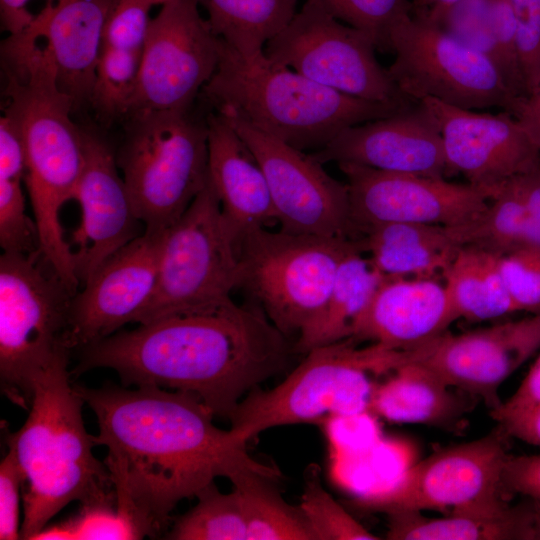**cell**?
<instances>
[{"label": "cell", "instance_id": "obj_1", "mask_svg": "<svg viewBox=\"0 0 540 540\" xmlns=\"http://www.w3.org/2000/svg\"><path fill=\"white\" fill-rule=\"evenodd\" d=\"M75 389L96 416L92 437L108 450L104 464L116 500L132 509L148 536L167 524L181 500L196 497L217 477L231 480L244 471L280 476L253 459L230 429L218 428L195 394L154 386Z\"/></svg>", "mask_w": 540, "mask_h": 540}, {"label": "cell", "instance_id": "obj_2", "mask_svg": "<svg viewBox=\"0 0 540 540\" xmlns=\"http://www.w3.org/2000/svg\"><path fill=\"white\" fill-rule=\"evenodd\" d=\"M72 374L117 372L125 386L198 396L230 419L240 401L279 373L294 346L257 305L229 296L186 307L82 347Z\"/></svg>", "mask_w": 540, "mask_h": 540}, {"label": "cell", "instance_id": "obj_3", "mask_svg": "<svg viewBox=\"0 0 540 540\" xmlns=\"http://www.w3.org/2000/svg\"><path fill=\"white\" fill-rule=\"evenodd\" d=\"M7 79L4 114L17 124L24 141V182L45 263L73 294L80 282L73 252L64 236L60 212L73 199L84 166L82 129L72 120L74 105L63 93L47 58L21 47L2 57Z\"/></svg>", "mask_w": 540, "mask_h": 540}, {"label": "cell", "instance_id": "obj_4", "mask_svg": "<svg viewBox=\"0 0 540 540\" xmlns=\"http://www.w3.org/2000/svg\"><path fill=\"white\" fill-rule=\"evenodd\" d=\"M69 353L59 354L32 382L29 414L7 433L24 473L21 539L31 540L67 504L113 505L110 473L92 453L82 418L81 396L70 381Z\"/></svg>", "mask_w": 540, "mask_h": 540}, {"label": "cell", "instance_id": "obj_5", "mask_svg": "<svg viewBox=\"0 0 540 540\" xmlns=\"http://www.w3.org/2000/svg\"><path fill=\"white\" fill-rule=\"evenodd\" d=\"M200 94L216 112L310 153L326 147L348 127L417 103L351 96L274 63L265 53L243 57L221 39L218 66Z\"/></svg>", "mask_w": 540, "mask_h": 540}, {"label": "cell", "instance_id": "obj_6", "mask_svg": "<svg viewBox=\"0 0 540 540\" xmlns=\"http://www.w3.org/2000/svg\"><path fill=\"white\" fill-rule=\"evenodd\" d=\"M277 386L249 392L230 417V430L242 443L273 427L358 416L369 410L374 389L370 374L391 373L407 352L345 339L319 346Z\"/></svg>", "mask_w": 540, "mask_h": 540}, {"label": "cell", "instance_id": "obj_7", "mask_svg": "<svg viewBox=\"0 0 540 540\" xmlns=\"http://www.w3.org/2000/svg\"><path fill=\"white\" fill-rule=\"evenodd\" d=\"M125 121L117 165L145 231H164L207 183V116H194L190 109L142 113Z\"/></svg>", "mask_w": 540, "mask_h": 540}, {"label": "cell", "instance_id": "obj_8", "mask_svg": "<svg viewBox=\"0 0 540 540\" xmlns=\"http://www.w3.org/2000/svg\"><path fill=\"white\" fill-rule=\"evenodd\" d=\"M73 293L40 251L0 256V386L12 403L29 409L35 376L67 344Z\"/></svg>", "mask_w": 540, "mask_h": 540}, {"label": "cell", "instance_id": "obj_9", "mask_svg": "<svg viewBox=\"0 0 540 540\" xmlns=\"http://www.w3.org/2000/svg\"><path fill=\"white\" fill-rule=\"evenodd\" d=\"M357 239L256 228L238 242L239 287L288 338L323 311L339 265Z\"/></svg>", "mask_w": 540, "mask_h": 540}, {"label": "cell", "instance_id": "obj_10", "mask_svg": "<svg viewBox=\"0 0 540 540\" xmlns=\"http://www.w3.org/2000/svg\"><path fill=\"white\" fill-rule=\"evenodd\" d=\"M389 47L395 58L388 73L408 99L432 98L468 110L497 107L519 115L525 98L497 65L439 25L406 12L390 30Z\"/></svg>", "mask_w": 540, "mask_h": 540}, {"label": "cell", "instance_id": "obj_11", "mask_svg": "<svg viewBox=\"0 0 540 540\" xmlns=\"http://www.w3.org/2000/svg\"><path fill=\"white\" fill-rule=\"evenodd\" d=\"M238 242L209 180L164 230L154 293L134 323L225 296L239 287Z\"/></svg>", "mask_w": 540, "mask_h": 540}, {"label": "cell", "instance_id": "obj_12", "mask_svg": "<svg viewBox=\"0 0 540 540\" xmlns=\"http://www.w3.org/2000/svg\"><path fill=\"white\" fill-rule=\"evenodd\" d=\"M508 437L498 424L479 439L439 450L408 468L391 486L361 495L356 505L387 515L501 511L509 505L502 482Z\"/></svg>", "mask_w": 540, "mask_h": 540}, {"label": "cell", "instance_id": "obj_13", "mask_svg": "<svg viewBox=\"0 0 540 540\" xmlns=\"http://www.w3.org/2000/svg\"><path fill=\"white\" fill-rule=\"evenodd\" d=\"M365 32L341 23L305 0L287 26L268 41L264 53L323 86L379 102H414L398 89L375 55Z\"/></svg>", "mask_w": 540, "mask_h": 540}, {"label": "cell", "instance_id": "obj_14", "mask_svg": "<svg viewBox=\"0 0 540 540\" xmlns=\"http://www.w3.org/2000/svg\"><path fill=\"white\" fill-rule=\"evenodd\" d=\"M198 7L196 0H170L152 18L127 119L149 112L188 111L213 76L220 39Z\"/></svg>", "mask_w": 540, "mask_h": 540}, {"label": "cell", "instance_id": "obj_15", "mask_svg": "<svg viewBox=\"0 0 540 540\" xmlns=\"http://www.w3.org/2000/svg\"><path fill=\"white\" fill-rule=\"evenodd\" d=\"M223 116L261 166L280 230L298 235L356 239L346 183L330 176L310 153L242 120Z\"/></svg>", "mask_w": 540, "mask_h": 540}, {"label": "cell", "instance_id": "obj_16", "mask_svg": "<svg viewBox=\"0 0 540 540\" xmlns=\"http://www.w3.org/2000/svg\"><path fill=\"white\" fill-rule=\"evenodd\" d=\"M345 175L357 234L384 223H420L454 227L485 210L488 194L466 183L338 163Z\"/></svg>", "mask_w": 540, "mask_h": 540}, {"label": "cell", "instance_id": "obj_17", "mask_svg": "<svg viewBox=\"0 0 540 540\" xmlns=\"http://www.w3.org/2000/svg\"><path fill=\"white\" fill-rule=\"evenodd\" d=\"M420 102L438 124L448 174H462L489 198L510 179L540 166L539 146L513 114L477 112L432 98Z\"/></svg>", "mask_w": 540, "mask_h": 540}, {"label": "cell", "instance_id": "obj_18", "mask_svg": "<svg viewBox=\"0 0 540 540\" xmlns=\"http://www.w3.org/2000/svg\"><path fill=\"white\" fill-rule=\"evenodd\" d=\"M539 351L540 313L458 335L446 332L411 350L409 361L479 397L492 410L502 402L501 384Z\"/></svg>", "mask_w": 540, "mask_h": 540}, {"label": "cell", "instance_id": "obj_19", "mask_svg": "<svg viewBox=\"0 0 540 540\" xmlns=\"http://www.w3.org/2000/svg\"><path fill=\"white\" fill-rule=\"evenodd\" d=\"M161 232L145 231L106 259L73 295L67 344L84 346L134 323L157 282Z\"/></svg>", "mask_w": 540, "mask_h": 540}, {"label": "cell", "instance_id": "obj_20", "mask_svg": "<svg viewBox=\"0 0 540 540\" xmlns=\"http://www.w3.org/2000/svg\"><path fill=\"white\" fill-rule=\"evenodd\" d=\"M82 141L84 166L73 197L79 202L81 221L71 238L76 245L73 259L80 285L112 254L141 235L143 224L109 144L83 129Z\"/></svg>", "mask_w": 540, "mask_h": 540}, {"label": "cell", "instance_id": "obj_21", "mask_svg": "<svg viewBox=\"0 0 540 540\" xmlns=\"http://www.w3.org/2000/svg\"><path fill=\"white\" fill-rule=\"evenodd\" d=\"M322 164H358L377 170L444 178L448 175L438 124L422 103L346 128L310 153Z\"/></svg>", "mask_w": 540, "mask_h": 540}, {"label": "cell", "instance_id": "obj_22", "mask_svg": "<svg viewBox=\"0 0 540 540\" xmlns=\"http://www.w3.org/2000/svg\"><path fill=\"white\" fill-rule=\"evenodd\" d=\"M114 0H56L21 33L51 64L74 111L89 104L103 31Z\"/></svg>", "mask_w": 540, "mask_h": 540}, {"label": "cell", "instance_id": "obj_23", "mask_svg": "<svg viewBox=\"0 0 540 540\" xmlns=\"http://www.w3.org/2000/svg\"><path fill=\"white\" fill-rule=\"evenodd\" d=\"M458 319L445 284L435 278H385L350 339L408 351L443 335Z\"/></svg>", "mask_w": 540, "mask_h": 540}, {"label": "cell", "instance_id": "obj_24", "mask_svg": "<svg viewBox=\"0 0 540 540\" xmlns=\"http://www.w3.org/2000/svg\"><path fill=\"white\" fill-rule=\"evenodd\" d=\"M207 126L208 177L239 242L247 232L275 221L269 187L254 154L223 115L209 113Z\"/></svg>", "mask_w": 540, "mask_h": 540}, {"label": "cell", "instance_id": "obj_25", "mask_svg": "<svg viewBox=\"0 0 540 540\" xmlns=\"http://www.w3.org/2000/svg\"><path fill=\"white\" fill-rule=\"evenodd\" d=\"M360 245L387 278H434L445 273L461 245L448 228L420 223H384L364 228Z\"/></svg>", "mask_w": 540, "mask_h": 540}, {"label": "cell", "instance_id": "obj_26", "mask_svg": "<svg viewBox=\"0 0 540 540\" xmlns=\"http://www.w3.org/2000/svg\"><path fill=\"white\" fill-rule=\"evenodd\" d=\"M453 389L427 367L409 361L374 386L369 411L392 423L447 427L465 412Z\"/></svg>", "mask_w": 540, "mask_h": 540}, {"label": "cell", "instance_id": "obj_27", "mask_svg": "<svg viewBox=\"0 0 540 540\" xmlns=\"http://www.w3.org/2000/svg\"><path fill=\"white\" fill-rule=\"evenodd\" d=\"M363 253L357 240L339 265L323 311L297 338L295 352L305 354L313 348L351 337L356 322L387 278Z\"/></svg>", "mask_w": 540, "mask_h": 540}, {"label": "cell", "instance_id": "obj_28", "mask_svg": "<svg viewBox=\"0 0 540 540\" xmlns=\"http://www.w3.org/2000/svg\"><path fill=\"white\" fill-rule=\"evenodd\" d=\"M499 254L474 246H461L443 274L458 315L480 322L517 312L503 281Z\"/></svg>", "mask_w": 540, "mask_h": 540}, {"label": "cell", "instance_id": "obj_29", "mask_svg": "<svg viewBox=\"0 0 540 540\" xmlns=\"http://www.w3.org/2000/svg\"><path fill=\"white\" fill-rule=\"evenodd\" d=\"M299 0H196L214 34L239 55L264 53L296 14Z\"/></svg>", "mask_w": 540, "mask_h": 540}, {"label": "cell", "instance_id": "obj_30", "mask_svg": "<svg viewBox=\"0 0 540 540\" xmlns=\"http://www.w3.org/2000/svg\"><path fill=\"white\" fill-rule=\"evenodd\" d=\"M391 540H521L518 504L495 513L454 512L426 517L421 512L388 515Z\"/></svg>", "mask_w": 540, "mask_h": 540}, {"label": "cell", "instance_id": "obj_31", "mask_svg": "<svg viewBox=\"0 0 540 540\" xmlns=\"http://www.w3.org/2000/svg\"><path fill=\"white\" fill-rule=\"evenodd\" d=\"M276 476L244 471L230 481L244 516L247 540H315L299 506L288 504Z\"/></svg>", "mask_w": 540, "mask_h": 540}, {"label": "cell", "instance_id": "obj_32", "mask_svg": "<svg viewBox=\"0 0 540 540\" xmlns=\"http://www.w3.org/2000/svg\"><path fill=\"white\" fill-rule=\"evenodd\" d=\"M447 228L461 246H474L499 255L525 249L528 215L518 176L504 183L476 218Z\"/></svg>", "mask_w": 540, "mask_h": 540}, {"label": "cell", "instance_id": "obj_33", "mask_svg": "<svg viewBox=\"0 0 540 540\" xmlns=\"http://www.w3.org/2000/svg\"><path fill=\"white\" fill-rule=\"evenodd\" d=\"M196 498L197 504L175 522L167 539L247 540L244 516L234 490L222 493L212 483Z\"/></svg>", "mask_w": 540, "mask_h": 540}, {"label": "cell", "instance_id": "obj_34", "mask_svg": "<svg viewBox=\"0 0 540 540\" xmlns=\"http://www.w3.org/2000/svg\"><path fill=\"white\" fill-rule=\"evenodd\" d=\"M141 55L103 48L89 99L101 119H127L137 91Z\"/></svg>", "mask_w": 540, "mask_h": 540}, {"label": "cell", "instance_id": "obj_35", "mask_svg": "<svg viewBox=\"0 0 540 540\" xmlns=\"http://www.w3.org/2000/svg\"><path fill=\"white\" fill-rule=\"evenodd\" d=\"M315 540L379 539L347 512L322 486L318 475H308L298 505Z\"/></svg>", "mask_w": 540, "mask_h": 540}, {"label": "cell", "instance_id": "obj_36", "mask_svg": "<svg viewBox=\"0 0 540 540\" xmlns=\"http://www.w3.org/2000/svg\"><path fill=\"white\" fill-rule=\"evenodd\" d=\"M345 24L368 34L376 50L390 52L389 33L401 15L411 11L408 0H310Z\"/></svg>", "mask_w": 540, "mask_h": 540}, {"label": "cell", "instance_id": "obj_37", "mask_svg": "<svg viewBox=\"0 0 540 540\" xmlns=\"http://www.w3.org/2000/svg\"><path fill=\"white\" fill-rule=\"evenodd\" d=\"M67 540H129L148 536L144 526L126 505L81 506L79 514L61 522Z\"/></svg>", "mask_w": 540, "mask_h": 540}, {"label": "cell", "instance_id": "obj_38", "mask_svg": "<svg viewBox=\"0 0 540 540\" xmlns=\"http://www.w3.org/2000/svg\"><path fill=\"white\" fill-rule=\"evenodd\" d=\"M439 26L452 37L492 60L507 80L505 63L492 28L487 0H459L446 11Z\"/></svg>", "mask_w": 540, "mask_h": 540}, {"label": "cell", "instance_id": "obj_39", "mask_svg": "<svg viewBox=\"0 0 540 540\" xmlns=\"http://www.w3.org/2000/svg\"><path fill=\"white\" fill-rule=\"evenodd\" d=\"M21 183L0 179V246L4 253L39 251L36 225L26 214Z\"/></svg>", "mask_w": 540, "mask_h": 540}, {"label": "cell", "instance_id": "obj_40", "mask_svg": "<svg viewBox=\"0 0 540 540\" xmlns=\"http://www.w3.org/2000/svg\"><path fill=\"white\" fill-rule=\"evenodd\" d=\"M151 0H114L103 31V48L142 53L150 23Z\"/></svg>", "mask_w": 540, "mask_h": 540}, {"label": "cell", "instance_id": "obj_41", "mask_svg": "<svg viewBox=\"0 0 540 540\" xmlns=\"http://www.w3.org/2000/svg\"><path fill=\"white\" fill-rule=\"evenodd\" d=\"M499 268L517 310L540 313V250L520 249L500 255Z\"/></svg>", "mask_w": 540, "mask_h": 540}, {"label": "cell", "instance_id": "obj_42", "mask_svg": "<svg viewBox=\"0 0 540 540\" xmlns=\"http://www.w3.org/2000/svg\"><path fill=\"white\" fill-rule=\"evenodd\" d=\"M511 3L517 55L528 97L540 83V0H511Z\"/></svg>", "mask_w": 540, "mask_h": 540}, {"label": "cell", "instance_id": "obj_43", "mask_svg": "<svg viewBox=\"0 0 540 540\" xmlns=\"http://www.w3.org/2000/svg\"><path fill=\"white\" fill-rule=\"evenodd\" d=\"M7 447L0 464V539L16 540L21 539L20 493L25 479L15 450Z\"/></svg>", "mask_w": 540, "mask_h": 540}, {"label": "cell", "instance_id": "obj_44", "mask_svg": "<svg viewBox=\"0 0 540 540\" xmlns=\"http://www.w3.org/2000/svg\"><path fill=\"white\" fill-rule=\"evenodd\" d=\"M487 2L492 28L505 63L508 83L518 95L526 99L527 91L517 55L516 22L511 0Z\"/></svg>", "mask_w": 540, "mask_h": 540}, {"label": "cell", "instance_id": "obj_45", "mask_svg": "<svg viewBox=\"0 0 540 540\" xmlns=\"http://www.w3.org/2000/svg\"><path fill=\"white\" fill-rule=\"evenodd\" d=\"M503 487L507 494L540 500V453L508 455L503 467Z\"/></svg>", "mask_w": 540, "mask_h": 540}, {"label": "cell", "instance_id": "obj_46", "mask_svg": "<svg viewBox=\"0 0 540 540\" xmlns=\"http://www.w3.org/2000/svg\"><path fill=\"white\" fill-rule=\"evenodd\" d=\"M26 153L22 134L8 115L0 118V179L24 180Z\"/></svg>", "mask_w": 540, "mask_h": 540}, {"label": "cell", "instance_id": "obj_47", "mask_svg": "<svg viewBox=\"0 0 540 540\" xmlns=\"http://www.w3.org/2000/svg\"><path fill=\"white\" fill-rule=\"evenodd\" d=\"M491 417L502 426L510 437L540 447V404Z\"/></svg>", "mask_w": 540, "mask_h": 540}, {"label": "cell", "instance_id": "obj_48", "mask_svg": "<svg viewBox=\"0 0 540 540\" xmlns=\"http://www.w3.org/2000/svg\"><path fill=\"white\" fill-rule=\"evenodd\" d=\"M518 180L528 215L525 249L540 250V166L518 176Z\"/></svg>", "mask_w": 540, "mask_h": 540}, {"label": "cell", "instance_id": "obj_49", "mask_svg": "<svg viewBox=\"0 0 540 540\" xmlns=\"http://www.w3.org/2000/svg\"><path fill=\"white\" fill-rule=\"evenodd\" d=\"M537 404H540V351L513 395L490 410V416L524 410Z\"/></svg>", "mask_w": 540, "mask_h": 540}, {"label": "cell", "instance_id": "obj_50", "mask_svg": "<svg viewBox=\"0 0 540 540\" xmlns=\"http://www.w3.org/2000/svg\"><path fill=\"white\" fill-rule=\"evenodd\" d=\"M31 0H0L2 28L9 34H17L27 28L36 17L28 9ZM56 0H47L46 5Z\"/></svg>", "mask_w": 540, "mask_h": 540}, {"label": "cell", "instance_id": "obj_51", "mask_svg": "<svg viewBox=\"0 0 540 540\" xmlns=\"http://www.w3.org/2000/svg\"><path fill=\"white\" fill-rule=\"evenodd\" d=\"M517 118L540 148V83L525 99Z\"/></svg>", "mask_w": 540, "mask_h": 540}, {"label": "cell", "instance_id": "obj_52", "mask_svg": "<svg viewBox=\"0 0 540 540\" xmlns=\"http://www.w3.org/2000/svg\"><path fill=\"white\" fill-rule=\"evenodd\" d=\"M459 0H414L411 8L413 15L439 25L446 11Z\"/></svg>", "mask_w": 540, "mask_h": 540}, {"label": "cell", "instance_id": "obj_53", "mask_svg": "<svg viewBox=\"0 0 540 540\" xmlns=\"http://www.w3.org/2000/svg\"><path fill=\"white\" fill-rule=\"evenodd\" d=\"M524 540H540V500L528 498L521 503Z\"/></svg>", "mask_w": 540, "mask_h": 540}, {"label": "cell", "instance_id": "obj_54", "mask_svg": "<svg viewBox=\"0 0 540 540\" xmlns=\"http://www.w3.org/2000/svg\"><path fill=\"white\" fill-rule=\"evenodd\" d=\"M153 5H164L165 3H167L168 1L170 0H151Z\"/></svg>", "mask_w": 540, "mask_h": 540}]
</instances>
